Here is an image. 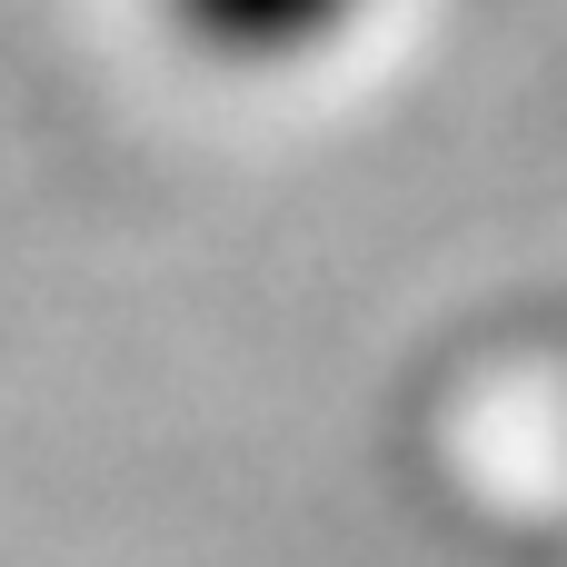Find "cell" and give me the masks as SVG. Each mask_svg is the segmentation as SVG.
<instances>
[{"instance_id":"cell-1","label":"cell","mask_w":567,"mask_h":567,"mask_svg":"<svg viewBox=\"0 0 567 567\" xmlns=\"http://www.w3.org/2000/svg\"><path fill=\"white\" fill-rule=\"evenodd\" d=\"M379 0H159L169 40L209 70H309L359 40Z\"/></svg>"}]
</instances>
